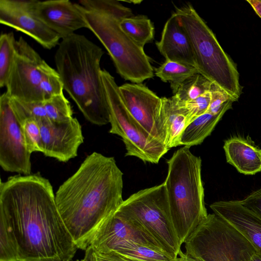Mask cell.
<instances>
[{"instance_id":"1","label":"cell","mask_w":261,"mask_h":261,"mask_svg":"<svg viewBox=\"0 0 261 261\" xmlns=\"http://www.w3.org/2000/svg\"><path fill=\"white\" fill-rule=\"evenodd\" d=\"M79 249L40 174L0 183V261H71Z\"/></svg>"},{"instance_id":"2","label":"cell","mask_w":261,"mask_h":261,"mask_svg":"<svg viewBox=\"0 0 261 261\" xmlns=\"http://www.w3.org/2000/svg\"><path fill=\"white\" fill-rule=\"evenodd\" d=\"M123 175L113 157L93 152L59 187L56 203L79 249L86 250L122 203Z\"/></svg>"},{"instance_id":"3","label":"cell","mask_w":261,"mask_h":261,"mask_svg":"<svg viewBox=\"0 0 261 261\" xmlns=\"http://www.w3.org/2000/svg\"><path fill=\"white\" fill-rule=\"evenodd\" d=\"M55 55L64 89L84 117L101 126L110 122V113L101 77L102 48L83 35L61 39Z\"/></svg>"},{"instance_id":"4","label":"cell","mask_w":261,"mask_h":261,"mask_svg":"<svg viewBox=\"0 0 261 261\" xmlns=\"http://www.w3.org/2000/svg\"><path fill=\"white\" fill-rule=\"evenodd\" d=\"M77 4L87 29L105 47L123 79L141 84L153 77V68L144 48L120 27L121 19L133 16L129 8L116 0H81Z\"/></svg>"},{"instance_id":"5","label":"cell","mask_w":261,"mask_h":261,"mask_svg":"<svg viewBox=\"0 0 261 261\" xmlns=\"http://www.w3.org/2000/svg\"><path fill=\"white\" fill-rule=\"evenodd\" d=\"M184 146L167 160L164 181L170 220L180 245L208 215L201 177L202 161Z\"/></svg>"},{"instance_id":"6","label":"cell","mask_w":261,"mask_h":261,"mask_svg":"<svg viewBox=\"0 0 261 261\" xmlns=\"http://www.w3.org/2000/svg\"><path fill=\"white\" fill-rule=\"evenodd\" d=\"M174 13L188 36L199 73L238 100L242 88L236 65L212 31L190 4L176 8Z\"/></svg>"},{"instance_id":"7","label":"cell","mask_w":261,"mask_h":261,"mask_svg":"<svg viewBox=\"0 0 261 261\" xmlns=\"http://www.w3.org/2000/svg\"><path fill=\"white\" fill-rule=\"evenodd\" d=\"M185 253L202 261H248L257 252L234 226L209 214L185 242Z\"/></svg>"},{"instance_id":"8","label":"cell","mask_w":261,"mask_h":261,"mask_svg":"<svg viewBox=\"0 0 261 261\" xmlns=\"http://www.w3.org/2000/svg\"><path fill=\"white\" fill-rule=\"evenodd\" d=\"M118 210L151 236L168 256L178 257L181 246L171 222L164 182L133 194Z\"/></svg>"},{"instance_id":"9","label":"cell","mask_w":261,"mask_h":261,"mask_svg":"<svg viewBox=\"0 0 261 261\" xmlns=\"http://www.w3.org/2000/svg\"><path fill=\"white\" fill-rule=\"evenodd\" d=\"M101 77L109 109V133L122 138L126 150L125 156L137 157L145 163L158 164L169 150L134 120L125 107L114 77L105 69L101 70Z\"/></svg>"},{"instance_id":"10","label":"cell","mask_w":261,"mask_h":261,"mask_svg":"<svg viewBox=\"0 0 261 261\" xmlns=\"http://www.w3.org/2000/svg\"><path fill=\"white\" fill-rule=\"evenodd\" d=\"M46 62L22 37L16 41L14 62L5 92L10 98L43 102L40 84Z\"/></svg>"},{"instance_id":"11","label":"cell","mask_w":261,"mask_h":261,"mask_svg":"<svg viewBox=\"0 0 261 261\" xmlns=\"http://www.w3.org/2000/svg\"><path fill=\"white\" fill-rule=\"evenodd\" d=\"M31 154L10 98L5 92L0 97V166L7 172L31 174Z\"/></svg>"},{"instance_id":"12","label":"cell","mask_w":261,"mask_h":261,"mask_svg":"<svg viewBox=\"0 0 261 261\" xmlns=\"http://www.w3.org/2000/svg\"><path fill=\"white\" fill-rule=\"evenodd\" d=\"M119 89L134 120L148 135L165 145L161 119L162 98L142 83H126L119 86Z\"/></svg>"},{"instance_id":"13","label":"cell","mask_w":261,"mask_h":261,"mask_svg":"<svg viewBox=\"0 0 261 261\" xmlns=\"http://www.w3.org/2000/svg\"><path fill=\"white\" fill-rule=\"evenodd\" d=\"M37 0H0V22L33 38L50 49L59 44L60 36L47 27L36 12Z\"/></svg>"},{"instance_id":"14","label":"cell","mask_w":261,"mask_h":261,"mask_svg":"<svg viewBox=\"0 0 261 261\" xmlns=\"http://www.w3.org/2000/svg\"><path fill=\"white\" fill-rule=\"evenodd\" d=\"M126 241L135 242L167 254L151 236L118 210L102 224L89 247L95 252H101L111 250Z\"/></svg>"},{"instance_id":"15","label":"cell","mask_w":261,"mask_h":261,"mask_svg":"<svg viewBox=\"0 0 261 261\" xmlns=\"http://www.w3.org/2000/svg\"><path fill=\"white\" fill-rule=\"evenodd\" d=\"M43 153L62 162L75 158L80 145L84 142L82 126L75 118L61 122L48 119L39 120Z\"/></svg>"},{"instance_id":"16","label":"cell","mask_w":261,"mask_h":261,"mask_svg":"<svg viewBox=\"0 0 261 261\" xmlns=\"http://www.w3.org/2000/svg\"><path fill=\"white\" fill-rule=\"evenodd\" d=\"M36 12L41 20L61 39L87 24L77 3L68 0L37 1Z\"/></svg>"},{"instance_id":"17","label":"cell","mask_w":261,"mask_h":261,"mask_svg":"<svg viewBox=\"0 0 261 261\" xmlns=\"http://www.w3.org/2000/svg\"><path fill=\"white\" fill-rule=\"evenodd\" d=\"M210 207L215 215L238 229L261 255V218L240 200L216 201Z\"/></svg>"},{"instance_id":"18","label":"cell","mask_w":261,"mask_h":261,"mask_svg":"<svg viewBox=\"0 0 261 261\" xmlns=\"http://www.w3.org/2000/svg\"><path fill=\"white\" fill-rule=\"evenodd\" d=\"M156 46L165 60L196 67L191 42L174 12L165 23Z\"/></svg>"},{"instance_id":"19","label":"cell","mask_w":261,"mask_h":261,"mask_svg":"<svg viewBox=\"0 0 261 261\" xmlns=\"http://www.w3.org/2000/svg\"><path fill=\"white\" fill-rule=\"evenodd\" d=\"M226 161L240 173L254 175L261 171V149L242 137L225 140L223 145Z\"/></svg>"},{"instance_id":"20","label":"cell","mask_w":261,"mask_h":261,"mask_svg":"<svg viewBox=\"0 0 261 261\" xmlns=\"http://www.w3.org/2000/svg\"><path fill=\"white\" fill-rule=\"evenodd\" d=\"M161 119L165 136V146L169 150L180 145L182 134L188 125L184 111L171 98L162 97Z\"/></svg>"},{"instance_id":"21","label":"cell","mask_w":261,"mask_h":261,"mask_svg":"<svg viewBox=\"0 0 261 261\" xmlns=\"http://www.w3.org/2000/svg\"><path fill=\"white\" fill-rule=\"evenodd\" d=\"M230 109L226 108L217 115L206 112L196 118L185 129L181 137L180 145L191 147L201 144Z\"/></svg>"},{"instance_id":"22","label":"cell","mask_w":261,"mask_h":261,"mask_svg":"<svg viewBox=\"0 0 261 261\" xmlns=\"http://www.w3.org/2000/svg\"><path fill=\"white\" fill-rule=\"evenodd\" d=\"M110 251L131 261H179L178 257H171L164 253L130 241H124Z\"/></svg>"},{"instance_id":"23","label":"cell","mask_w":261,"mask_h":261,"mask_svg":"<svg viewBox=\"0 0 261 261\" xmlns=\"http://www.w3.org/2000/svg\"><path fill=\"white\" fill-rule=\"evenodd\" d=\"M120 25L135 42L143 48L146 44L153 39L154 28L146 16L139 15L124 18L120 21Z\"/></svg>"},{"instance_id":"24","label":"cell","mask_w":261,"mask_h":261,"mask_svg":"<svg viewBox=\"0 0 261 261\" xmlns=\"http://www.w3.org/2000/svg\"><path fill=\"white\" fill-rule=\"evenodd\" d=\"M154 73L164 82H169L173 93L187 79L199 73L195 67L179 62L165 60L159 67L155 68Z\"/></svg>"},{"instance_id":"25","label":"cell","mask_w":261,"mask_h":261,"mask_svg":"<svg viewBox=\"0 0 261 261\" xmlns=\"http://www.w3.org/2000/svg\"><path fill=\"white\" fill-rule=\"evenodd\" d=\"M212 83L202 74H195L184 81L171 97L177 104L187 102L208 91Z\"/></svg>"},{"instance_id":"26","label":"cell","mask_w":261,"mask_h":261,"mask_svg":"<svg viewBox=\"0 0 261 261\" xmlns=\"http://www.w3.org/2000/svg\"><path fill=\"white\" fill-rule=\"evenodd\" d=\"M16 41L12 32L0 36V87L6 86L14 62Z\"/></svg>"},{"instance_id":"27","label":"cell","mask_w":261,"mask_h":261,"mask_svg":"<svg viewBox=\"0 0 261 261\" xmlns=\"http://www.w3.org/2000/svg\"><path fill=\"white\" fill-rule=\"evenodd\" d=\"M47 118L51 121L61 122L73 117V111L70 102L63 93L43 101Z\"/></svg>"},{"instance_id":"28","label":"cell","mask_w":261,"mask_h":261,"mask_svg":"<svg viewBox=\"0 0 261 261\" xmlns=\"http://www.w3.org/2000/svg\"><path fill=\"white\" fill-rule=\"evenodd\" d=\"M10 103L19 123L29 118L47 119L43 101L26 102L10 98Z\"/></svg>"},{"instance_id":"29","label":"cell","mask_w":261,"mask_h":261,"mask_svg":"<svg viewBox=\"0 0 261 261\" xmlns=\"http://www.w3.org/2000/svg\"><path fill=\"white\" fill-rule=\"evenodd\" d=\"M63 85L57 71L46 63L40 84V91L43 101L63 93Z\"/></svg>"},{"instance_id":"30","label":"cell","mask_w":261,"mask_h":261,"mask_svg":"<svg viewBox=\"0 0 261 261\" xmlns=\"http://www.w3.org/2000/svg\"><path fill=\"white\" fill-rule=\"evenodd\" d=\"M27 147L29 152H43V146L39 120L29 118L20 123Z\"/></svg>"},{"instance_id":"31","label":"cell","mask_w":261,"mask_h":261,"mask_svg":"<svg viewBox=\"0 0 261 261\" xmlns=\"http://www.w3.org/2000/svg\"><path fill=\"white\" fill-rule=\"evenodd\" d=\"M210 101L211 93L209 90L195 99L184 103L176 104L185 113L188 125L196 118L207 112Z\"/></svg>"},{"instance_id":"32","label":"cell","mask_w":261,"mask_h":261,"mask_svg":"<svg viewBox=\"0 0 261 261\" xmlns=\"http://www.w3.org/2000/svg\"><path fill=\"white\" fill-rule=\"evenodd\" d=\"M210 92L211 101L207 112L217 115L226 108H232L233 100L219 86L212 83Z\"/></svg>"},{"instance_id":"33","label":"cell","mask_w":261,"mask_h":261,"mask_svg":"<svg viewBox=\"0 0 261 261\" xmlns=\"http://www.w3.org/2000/svg\"><path fill=\"white\" fill-rule=\"evenodd\" d=\"M240 201L242 204L261 218V188Z\"/></svg>"},{"instance_id":"34","label":"cell","mask_w":261,"mask_h":261,"mask_svg":"<svg viewBox=\"0 0 261 261\" xmlns=\"http://www.w3.org/2000/svg\"><path fill=\"white\" fill-rule=\"evenodd\" d=\"M94 253L101 261H131L112 251Z\"/></svg>"},{"instance_id":"35","label":"cell","mask_w":261,"mask_h":261,"mask_svg":"<svg viewBox=\"0 0 261 261\" xmlns=\"http://www.w3.org/2000/svg\"><path fill=\"white\" fill-rule=\"evenodd\" d=\"M246 1L250 5L256 14L261 18V1L247 0Z\"/></svg>"},{"instance_id":"36","label":"cell","mask_w":261,"mask_h":261,"mask_svg":"<svg viewBox=\"0 0 261 261\" xmlns=\"http://www.w3.org/2000/svg\"><path fill=\"white\" fill-rule=\"evenodd\" d=\"M85 255L89 261H101L95 255L92 249L88 247L85 250Z\"/></svg>"},{"instance_id":"37","label":"cell","mask_w":261,"mask_h":261,"mask_svg":"<svg viewBox=\"0 0 261 261\" xmlns=\"http://www.w3.org/2000/svg\"><path fill=\"white\" fill-rule=\"evenodd\" d=\"M178 257H179V261H202L189 256L181 250L179 252Z\"/></svg>"},{"instance_id":"38","label":"cell","mask_w":261,"mask_h":261,"mask_svg":"<svg viewBox=\"0 0 261 261\" xmlns=\"http://www.w3.org/2000/svg\"><path fill=\"white\" fill-rule=\"evenodd\" d=\"M248 261H261V255L256 252Z\"/></svg>"},{"instance_id":"39","label":"cell","mask_w":261,"mask_h":261,"mask_svg":"<svg viewBox=\"0 0 261 261\" xmlns=\"http://www.w3.org/2000/svg\"><path fill=\"white\" fill-rule=\"evenodd\" d=\"M83 259H84V261H89V259L87 257H86V255H85V257L83 258Z\"/></svg>"},{"instance_id":"40","label":"cell","mask_w":261,"mask_h":261,"mask_svg":"<svg viewBox=\"0 0 261 261\" xmlns=\"http://www.w3.org/2000/svg\"><path fill=\"white\" fill-rule=\"evenodd\" d=\"M81 261H84V259H82Z\"/></svg>"},{"instance_id":"41","label":"cell","mask_w":261,"mask_h":261,"mask_svg":"<svg viewBox=\"0 0 261 261\" xmlns=\"http://www.w3.org/2000/svg\"><path fill=\"white\" fill-rule=\"evenodd\" d=\"M75 261H80V260H75ZM80 261H81V260H80Z\"/></svg>"},{"instance_id":"42","label":"cell","mask_w":261,"mask_h":261,"mask_svg":"<svg viewBox=\"0 0 261 261\" xmlns=\"http://www.w3.org/2000/svg\"><path fill=\"white\" fill-rule=\"evenodd\" d=\"M260 54H261V50H260Z\"/></svg>"}]
</instances>
